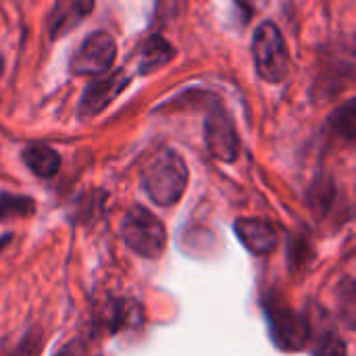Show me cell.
I'll return each mask as SVG.
<instances>
[{
    "instance_id": "cell-1",
    "label": "cell",
    "mask_w": 356,
    "mask_h": 356,
    "mask_svg": "<svg viewBox=\"0 0 356 356\" xmlns=\"http://www.w3.org/2000/svg\"><path fill=\"white\" fill-rule=\"evenodd\" d=\"M190 181L186 161L173 148L161 150L142 171V188L159 207H175Z\"/></svg>"
},
{
    "instance_id": "cell-2",
    "label": "cell",
    "mask_w": 356,
    "mask_h": 356,
    "mask_svg": "<svg viewBox=\"0 0 356 356\" xmlns=\"http://www.w3.org/2000/svg\"><path fill=\"white\" fill-rule=\"evenodd\" d=\"M263 311L269 321L271 340L275 342L280 350L296 353V350H302L311 342L313 332H311L309 319L296 313L292 307H288L277 294L271 292L263 300Z\"/></svg>"
},
{
    "instance_id": "cell-3",
    "label": "cell",
    "mask_w": 356,
    "mask_h": 356,
    "mask_svg": "<svg viewBox=\"0 0 356 356\" xmlns=\"http://www.w3.org/2000/svg\"><path fill=\"white\" fill-rule=\"evenodd\" d=\"M252 58L257 73L267 83H282L290 73V52L277 25L261 23L252 33Z\"/></svg>"
},
{
    "instance_id": "cell-4",
    "label": "cell",
    "mask_w": 356,
    "mask_h": 356,
    "mask_svg": "<svg viewBox=\"0 0 356 356\" xmlns=\"http://www.w3.org/2000/svg\"><path fill=\"white\" fill-rule=\"evenodd\" d=\"M123 242L142 259H159L167 248V229L156 215L144 207H131L121 223Z\"/></svg>"
},
{
    "instance_id": "cell-5",
    "label": "cell",
    "mask_w": 356,
    "mask_h": 356,
    "mask_svg": "<svg viewBox=\"0 0 356 356\" xmlns=\"http://www.w3.org/2000/svg\"><path fill=\"white\" fill-rule=\"evenodd\" d=\"M115 58H117L115 38L108 31H94L79 44L77 52L71 56L69 71L81 77L104 75L111 71Z\"/></svg>"
},
{
    "instance_id": "cell-6",
    "label": "cell",
    "mask_w": 356,
    "mask_h": 356,
    "mask_svg": "<svg viewBox=\"0 0 356 356\" xmlns=\"http://www.w3.org/2000/svg\"><path fill=\"white\" fill-rule=\"evenodd\" d=\"M204 140L209 152L223 163H234L240 154V138L236 134L234 121L219 104H213L207 113Z\"/></svg>"
},
{
    "instance_id": "cell-7",
    "label": "cell",
    "mask_w": 356,
    "mask_h": 356,
    "mask_svg": "<svg viewBox=\"0 0 356 356\" xmlns=\"http://www.w3.org/2000/svg\"><path fill=\"white\" fill-rule=\"evenodd\" d=\"M131 83V77L127 75V71L117 69L113 73H108L106 77H100L96 81H92L79 100L77 113L81 119H90L100 115L111 102H115V98H119L123 94V90Z\"/></svg>"
},
{
    "instance_id": "cell-8",
    "label": "cell",
    "mask_w": 356,
    "mask_h": 356,
    "mask_svg": "<svg viewBox=\"0 0 356 356\" xmlns=\"http://www.w3.org/2000/svg\"><path fill=\"white\" fill-rule=\"evenodd\" d=\"M234 232L240 242L257 257H265L277 246V232L267 221L242 217L234 223Z\"/></svg>"
},
{
    "instance_id": "cell-9",
    "label": "cell",
    "mask_w": 356,
    "mask_h": 356,
    "mask_svg": "<svg viewBox=\"0 0 356 356\" xmlns=\"http://www.w3.org/2000/svg\"><path fill=\"white\" fill-rule=\"evenodd\" d=\"M102 325L106 332L115 334L121 330L142 325V307L134 300H108L102 313Z\"/></svg>"
},
{
    "instance_id": "cell-10",
    "label": "cell",
    "mask_w": 356,
    "mask_h": 356,
    "mask_svg": "<svg viewBox=\"0 0 356 356\" xmlns=\"http://www.w3.org/2000/svg\"><path fill=\"white\" fill-rule=\"evenodd\" d=\"M175 56L173 46L163 38V35H150L142 46H140V56H138V73L148 75L167 63H171Z\"/></svg>"
},
{
    "instance_id": "cell-11",
    "label": "cell",
    "mask_w": 356,
    "mask_h": 356,
    "mask_svg": "<svg viewBox=\"0 0 356 356\" xmlns=\"http://www.w3.org/2000/svg\"><path fill=\"white\" fill-rule=\"evenodd\" d=\"M23 163L27 165V169L42 177V179H50L56 175L58 167H60V156L56 150H52L46 144H31L23 150Z\"/></svg>"
},
{
    "instance_id": "cell-12",
    "label": "cell",
    "mask_w": 356,
    "mask_h": 356,
    "mask_svg": "<svg viewBox=\"0 0 356 356\" xmlns=\"http://www.w3.org/2000/svg\"><path fill=\"white\" fill-rule=\"evenodd\" d=\"M92 10V0H63L56 13L54 33H65L67 27L77 25Z\"/></svg>"
},
{
    "instance_id": "cell-13",
    "label": "cell",
    "mask_w": 356,
    "mask_h": 356,
    "mask_svg": "<svg viewBox=\"0 0 356 356\" xmlns=\"http://www.w3.org/2000/svg\"><path fill=\"white\" fill-rule=\"evenodd\" d=\"M33 211H35V204L29 196L0 192V221L29 217V215H33Z\"/></svg>"
},
{
    "instance_id": "cell-14",
    "label": "cell",
    "mask_w": 356,
    "mask_h": 356,
    "mask_svg": "<svg viewBox=\"0 0 356 356\" xmlns=\"http://www.w3.org/2000/svg\"><path fill=\"white\" fill-rule=\"evenodd\" d=\"M330 127H332V131H334L340 140H344V142H348V144L355 140L356 115L355 102H353V100H348L342 108H338V111L332 115Z\"/></svg>"
},
{
    "instance_id": "cell-15",
    "label": "cell",
    "mask_w": 356,
    "mask_h": 356,
    "mask_svg": "<svg viewBox=\"0 0 356 356\" xmlns=\"http://www.w3.org/2000/svg\"><path fill=\"white\" fill-rule=\"evenodd\" d=\"M313 356H346V342L338 334L327 330L315 340Z\"/></svg>"
},
{
    "instance_id": "cell-16",
    "label": "cell",
    "mask_w": 356,
    "mask_h": 356,
    "mask_svg": "<svg viewBox=\"0 0 356 356\" xmlns=\"http://www.w3.org/2000/svg\"><path fill=\"white\" fill-rule=\"evenodd\" d=\"M42 350H44V334H42V330L31 327L23 336V340L4 356H40Z\"/></svg>"
},
{
    "instance_id": "cell-17",
    "label": "cell",
    "mask_w": 356,
    "mask_h": 356,
    "mask_svg": "<svg viewBox=\"0 0 356 356\" xmlns=\"http://www.w3.org/2000/svg\"><path fill=\"white\" fill-rule=\"evenodd\" d=\"M236 2H238V6L244 10V15H246V17H252V15H257V13L265 10V8L269 6V2H271V0H236Z\"/></svg>"
},
{
    "instance_id": "cell-18",
    "label": "cell",
    "mask_w": 356,
    "mask_h": 356,
    "mask_svg": "<svg viewBox=\"0 0 356 356\" xmlns=\"http://www.w3.org/2000/svg\"><path fill=\"white\" fill-rule=\"evenodd\" d=\"M184 2L186 0H159V15L161 17H173L175 13H179Z\"/></svg>"
},
{
    "instance_id": "cell-19",
    "label": "cell",
    "mask_w": 356,
    "mask_h": 356,
    "mask_svg": "<svg viewBox=\"0 0 356 356\" xmlns=\"http://www.w3.org/2000/svg\"><path fill=\"white\" fill-rule=\"evenodd\" d=\"M56 356H86V344L79 340H71L56 353Z\"/></svg>"
},
{
    "instance_id": "cell-20",
    "label": "cell",
    "mask_w": 356,
    "mask_h": 356,
    "mask_svg": "<svg viewBox=\"0 0 356 356\" xmlns=\"http://www.w3.org/2000/svg\"><path fill=\"white\" fill-rule=\"evenodd\" d=\"M8 240H10V236H0V250L8 244Z\"/></svg>"
}]
</instances>
